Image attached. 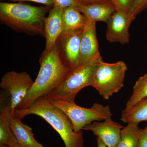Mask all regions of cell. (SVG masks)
<instances>
[{"label": "cell", "mask_w": 147, "mask_h": 147, "mask_svg": "<svg viewBox=\"0 0 147 147\" xmlns=\"http://www.w3.org/2000/svg\"><path fill=\"white\" fill-rule=\"evenodd\" d=\"M40 67L35 81L16 109H28L40 98L44 97L57 86L71 69L63 63L57 45L44 50L39 59Z\"/></svg>", "instance_id": "1"}, {"label": "cell", "mask_w": 147, "mask_h": 147, "mask_svg": "<svg viewBox=\"0 0 147 147\" xmlns=\"http://www.w3.org/2000/svg\"><path fill=\"white\" fill-rule=\"evenodd\" d=\"M51 7L24 2L0 3V23L18 33L45 37L44 21Z\"/></svg>", "instance_id": "2"}, {"label": "cell", "mask_w": 147, "mask_h": 147, "mask_svg": "<svg viewBox=\"0 0 147 147\" xmlns=\"http://www.w3.org/2000/svg\"><path fill=\"white\" fill-rule=\"evenodd\" d=\"M31 115L41 117L48 123L60 136L65 147H84L82 131L75 132L68 117L49 99L40 98L28 109H16L13 116L22 119Z\"/></svg>", "instance_id": "3"}, {"label": "cell", "mask_w": 147, "mask_h": 147, "mask_svg": "<svg viewBox=\"0 0 147 147\" xmlns=\"http://www.w3.org/2000/svg\"><path fill=\"white\" fill-rule=\"evenodd\" d=\"M99 63H89L71 69L57 86L44 97L50 100L74 102L76 95L81 90L92 86Z\"/></svg>", "instance_id": "4"}, {"label": "cell", "mask_w": 147, "mask_h": 147, "mask_svg": "<svg viewBox=\"0 0 147 147\" xmlns=\"http://www.w3.org/2000/svg\"><path fill=\"white\" fill-rule=\"evenodd\" d=\"M127 69L123 61L108 63L101 61L95 73L92 86L105 100H108L124 86L125 73Z\"/></svg>", "instance_id": "5"}, {"label": "cell", "mask_w": 147, "mask_h": 147, "mask_svg": "<svg viewBox=\"0 0 147 147\" xmlns=\"http://www.w3.org/2000/svg\"><path fill=\"white\" fill-rule=\"evenodd\" d=\"M68 117L75 132L82 131L84 127L94 121L104 120L112 117L113 114L108 105L94 103L91 107L85 108L76 105L75 102L60 100H50Z\"/></svg>", "instance_id": "6"}, {"label": "cell", "mask_w": 147, "mask_h": 147, "mask_svg": "<svg viewBox=\"0 0 147 147\" xmlns=\"http://www.w3.org/2000/svg\"><path fill=\"white\" fill-rule=\"evenodd\" d=\"M34 82L28 74L25 71H8L2 77L0 87L10 95L12 116L14 110L26 97Z\"/></svg>", "instance_id": "7"}, {"label": "cell", "mask_w": 147, "mask_h": 147, "mask_svg": "<svg viewBox=\"0 0 147 147\" xmlns=\"http://www.w3.org/2000/svg\"><path fill=\"white\" fill-rule=\"evenodd\" d=\"M84 28L62 32L56 45L63 63L70 69L79 66L80 46Z\"/></svg>", "instance_id": "8"}, {"label": "cell", "mask_w": 147, "mask_h": 147, "mask_svg": "<svg viewBox=\"0 0 147 147\" xmlns=\"http://www.w3.org/2000/svg\"><path fill=\"white\" fill-rule=\"evenodd\" d=\"M128 12L116 9L107 23L106 39L111 42L125 44L129 42V28L134 20Z\"/></svg>", "instance_id": "9"}, {"label": "cell", "mask_w": 147, "mask_h": 147, "mask_svg": "<svg viewBox=\"0 0 147 147\" xmlns=\"http://www.w3.org/2000/svg\"><path fill=\"white\" fill-rule=\"evenodd\" d=\"M102 61L96 36V23L87 19L81 39L79 65Z\"/></svg>", "instance_id": "10"}, {"label": "cell", "mask_w": 147, "mask_h": 147, "mask_svg": "<svg viewBox=\"0 0 147 147\" xmlns=\"http://www.w3.org/2000/svg\"><path fill=\"white\" fill-rule=\"evenodd\" d=\"M123 127L121 123L109 117L102 122H93L84 127L83 130L92 131L107 146L116 147L120 140L121 131Z\"/></svg>", "instance_id": "11"}, {"label": "cell", "mask_w": 147, "mask_h": 147, "mask_svg": "<svg viewBox=\"0 0 147 147\" xmlns=\"http://www.w3.org/2000/svg\"><path fill=\"white\" fill-rule=\"evenodd\" d=\"M63 9L54 5L44 21V32L46 43L44 50H50L56 44L57 40L63 32Z\"/></svg>", "instance_id": "12"}, {"label": "cell", "mask_w": 147, "mask_h": 147, "mask_svg": "<svg viewBox=\"0 0 147 147\" xmlns=\"http://www.w3.org/2000/svg\"><path fill=\"white\" fill-rule=\"evenodd\" d=\"M78 9L88 20L96 23L98 21L107 23L116 10L111 2L82 5Z\"/></svg>", "instance_id": "13"}, {"label": "cell", "mask_w": 147, "mask_h": 147, "mask_svg": "<svg viewBox=\"0 0 147 147\" xmlns=\"http://www.w3.org/2000/svg\"><path fill=\"white\" fill-rule=\"evenodd\" d=\"M10 126L18 145L22 147H45L35 139L32 129L22 122L21 119L11 116Z\"/></svg>", "instance_id": "14"}, {"label": "cell", "mask_w": 147, "mask_h": 147, "mask_svg": "<svg viewBox=\"0 0 147 147\" xmlns=\"http://www.w3.org/2000/svg\"><path fill=\"white\" fill-rule=\"evenodd\" d=\"M0 108V144L11 147L17 146L18 143L10 126L12 114L10 103L5 104L1 100Z\"/></svg>", "instance_id": "15"}, {"label": "cell", "mask_w": 147, "mask_h": 147, "mask_svg": "<svg viewBox=\"0 0 147 147\" xmlns=\"http://www.w3.org/2000/svg\"><path fill=\"white\" fill-rule=\"evenodd\" d=\"M63 21L64 32L84 28L87 19L78 8L69 7L63 9Z\"/></svg>", "instance_id": "16"}, {"label": "cell", "mask_w": 147, "mask_h": 147, "mask_svg": "<svg viewBox=\"0 0 147 147\" xmlns=\"http://www.w3.org/2000/svg\"><path fill=\"white\" fill-rule=\"evenodd\" d=\"M121 120L124 123L147 121V98L143 99L132 108L124 109L122 112Z\"/></svg>", "instance_id": "17"}, {"label": "cell", "mask_w": 147, "mask_h": 147, "mask_svg": "<svg viewBox=\"0 0 147 147\" xmlns=\"http://www.w3.org/2000/svg\"><path fill=\"white\" fill-rule=\"evenodd\" d=\"M142 130L139 128V123H127L122 129L120 140L116 147H137Z\"/></svg>", "instance_id": "18"}, {"label": "cell", "mask_w": 147, "mask_h": 147, "mask_svg": "<svg viewBox=\"0 0 147 147\" xmlns=\"http://www.w3.org/2000/svg\"><path fill=\"white\" fill-rule=\"evenodd\" d=\"M146 98H147V73L141 76L135 82L132 94L127 102L125 109L132 108Z\"/></svg>", "instance_id": "19"}, {"label": "cell", "mask_w": 147, "mask_h": 147, "mask_svg": "<svg viewBox=\"0 0 147 147\" xmlns=\"http://www.w3.org/2000/svg\"><path fill=\"white\" fill-rule=\"evenodd\" d=\"M147 7V0H133L129 14L135 19L136 16Z\"/></svg>", "instance_id": "20"}, {"label": "cell", "mask_w": 147, "mask_h": 147, "mask_svg": "<svg viewBox=\"0 0 147 147\" xmlns=\"http://www.w3.org/2000/svg\"><path fill=\"white\" fill-rule=\"evenodd\" d=\"M116 9L129 12L132 5L133 0H110Z\"/></svg>", "instance_id": "21"}, {"label": "cell", "mask_w": 147, "mask_h": 147, "mask_svg": "<svg viewBox=\"0 0 147 147\" xmlns=\"http://www.w3.org/2000/svg\"><path fill=\"white\" fill-rule=\"evenodd\" d=\"M54 5L65 9L69 7L78 8L82 4L78 0H54Z\"/></svg>", "instance_id": "22"}, {"label": "cell", "mask_w": 147, "mask_h": 147, "mask_svg": "<svg viewBox=\"0 0 147 147\" xmlns=\"http://www.w3.org/2000/svg\"><path fill=\"white\" fill-rule=\"evenodd\" d=\"M1 1H9L11 2H32L42 4L47 6H53L54 0H1Z\"/></svg>", "instance_id": "23"}, {"label": "cell", "mask_w": 147, "mask_h": 147, "mask_svg": "<svg viewBox=\"0 0 147 147\" xmlns=\"http://www.w3.org/2000/svg\"><path fill=\"white\" fill-rule=\"evenodd\" d=\"M137 147H147V125L144 129H143Z\"/></svg>", "instance_id": "24"}, {"label": "cell", "mask_w": 147, "mask_h": 147, "mask_svg": "<svg viewBox=\"0 0 147 147\" xmlns=\"http://www.w3.org/2000/svg\"><path fill=\"white\" fill-rule=\"evenodd\" d=\"M82 5L92 4L97 3L109 2L110 0H78Z\"/></svg>", "instance_id": "25"}, {"label": "cell", "mask_w": 147, "mask_h": 147, "mask_svg": "<svg viewBox=\"0 0 147 147\" xmlns=\"http://www.w3.org/2000/svg\"><path fill=\"white\" fill-rule=\"evenodd\" d=\"M96 140H97V147H108L98 137L96 138Z\"/></svg>", "instance_id": "26"}, {"label": "cell", "mask_w": 147, "mask_h": 147, "mask_svg": "<svg viewBox=\"0 0 147 147\" xmlns=\"http://www.w3.org/2000/svg\"><path fill=\"white\" fill-rule=\"evenodd\" d=\"M0 147H10L8 146H6V145H5L3 144H0Z\"/></svg>", "instance_id": "27"}, {"label": "cell", "mask_w": 147, "mask_h": 147, "mask_svg": "<svg viewBox=\"0 0 147 147\" xmlns=\"http://www.w3.org/2000/svg\"><path fill=\"white\" fill-rule=\"evenodd\" d=\"M11 147H22L21 146H19V145H17V146H14Z\"/></svg>", "instance_id": "28"}, {"label": "cell", "mask_w": 147, "mask_h": 147, "mask_svg": "<svg viewBox=\"0 0 147 147\" xmlns=\"http://www.w3.org/2000/svg\"></svg>", "instance_id": "29"}]
</instances>
